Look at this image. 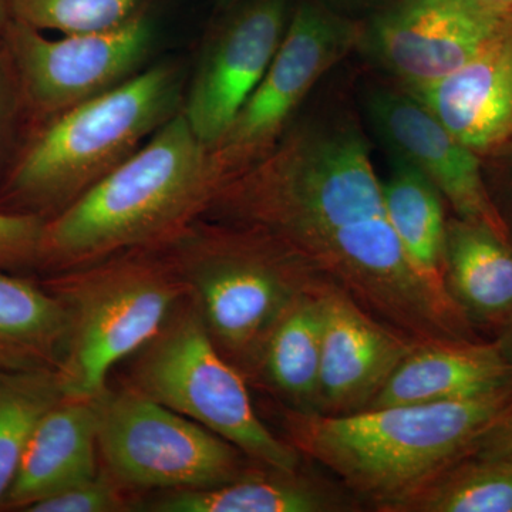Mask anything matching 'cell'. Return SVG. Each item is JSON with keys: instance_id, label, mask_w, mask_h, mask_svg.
Returning <instances> with one entry per match:
<instances>
[{"instance_id": "8992f818", "label": "cell", "mask_w": 512, "mask_h": 512, "mask_svg": "<svg viewBox=\"0 0 512 512\" xmlns=\"http://www.w3.org/2000/svg\"><path fill=\"white\" fill-rule=\"evenodd\" d=\"M42 285L70 316L66 355L57 370L66 399H96L106 392L113 367L144 348L188 298L156 248L55 272Z\"/></svg>"}, {"instance_id": "52a82bcc", "label": "cell", "mask_w": 512, "mask_h": 512, "mask_svg": "<svg viewBox=\"0 0 512 512\" xmlns=\"http://www.w3.org/2000/svg\"><path fill=\"white\" fill-rule=\"evenodd\" d=\"M131 357L128 386L211 430L255 463L301 467V454L259 419L248 380L215 346L190 299Z\"/></svg>"}, {"instance_id": "9a60e30c", "label": "cell", "mask_w": 512, "mask_h": 512, "mask_svg": "<svg viewBox=\"0 0 512 512\" xmlns=\"http://www.w3.org/2000/svg\"><path fill=\"white\" fill-rule=\"evenodd\" d=\"M406 93L474 153L503 147L512 140V28L456 72Z\"/></svg>"}, {"instance_id": "f546056e", "label": "cell", "mask_w": 512, "mask_h": 512, "mask_svg": "<svg viewBox=\"0 0 512 512\" xmlns=\"http://www.w3.org/2000/svg\"><path fill=\"white\" fill-rule=\"evenodd\" d=\"M478 6L512 18V0H471Z\"/></svg>"}, {"instance_id": "7402d4cb", "label": "cell", "mask_w": 512, "mask_h": 512, "mask_svg": "<svg viewBox=\"0 0 512 512\" xmlns=\"http://www.w3.org/2000/svg\"><path fill=\"white\" fill-rule=\"evenodd\" d=\"M382 191L387 217L407 261L424 281L448 293L444 279L447 221L440 191L416 165L397 154L392 156V170Z\"/></svg>"}, {"instance_id": "f1b7e54d", "label": "cell", "mask_w": 512, "mask_h": 512, "mask_svg": "<svg viewBox=\"0 0 512 512\" xmlns=\"http://www.w3.org/2000/svg\"><path fill=\"white\" fill-rule=\"evenodd\" d=\"M470 456L512 467V404L484 431Z\"/></svg>"}, {"instance_id": "5bb4252c", "label": "cell", "mask_w": 512, "mask_h": 512, "mask_svg": "<svg viewBox=\"0 0 512 512\" xmlns=\"http://www.w3.org/2000/svg\"><path fill=\"white\" fill-rule=\"evenodd\" d=\"M419 345L373 318L348 293L329 282L316 413L346 416L363 412Z\"/></svg>"}, {"instance_id": "4316f807", "label": "cell", "mask_w": 512, "mask_h": 512, "mask_svg": "<svg viewBox=\"0 0 512 512\" xmlns=\"http://www.w3.org/2000/svg\"><path fill=\"white\" fill-rule=\"evenodd\" d=\"M47 218L0 210V271L39 268Z\"/></svg>"}, {"instance_id": "4dcf8cb0", "label": "cell", "mask_w": 512, "mask_h": 512, "mask_svg": "<svg viewBox=\"0 0 512 512\" xmlns=\"http://www.w3.org/2000/svg\"><path fill=\"white\" fill-rule=\"evenodd\" d=\"M495 343L503 353L505 360L512 366V322L500 333Z\"/></svg>"}, {"instance_id": "7c38bea8", "label": "cell", "mask_w": 512, "mask_h": 512, "mask_svg": "<svg viewBox=\"0 0 512 512\" xmlns=\"http://www.w3.org/2000/svg\"><path fill=\"white\" fill-rule=\"evenodd\" d=\"M227 12L202 49L181 109L208 150L271 66L292 13L289 0H242Z\"/></svg>"}, {"instance_id": "1f68e13d", "label": "cell", "mask_w": 512, "mask_h": 512, "mask_svg": "<svg viewBox=\"0 0 512 512\" xmlns=\"http://www.w3.org/2000/svg\"><path fill=\"white\" fill-rule=\"evenodd\" d=\"M12 19V9H10V0H0V35L6 29Z\"/></svg>"}, {"instance_id": "277c9868", "label": "cell", "mask_w": 512, "mask_h": 512, "mask_svg": "<svg viewBox=\"0 0 512 512\" xmlns=\"http://www.w3.org/2000/svg\"><path fill=\"white\" fill-rule=\"evenodd\" d=\"M183 64L146 67L126 83L40 124L0 183V210L52 218L133 156L183 109Z\"/></svg>"}, {"instance_id": "d6a6232c", "label": "cell", "mask_w": 512, "mask_h": 512, "mask_svg": "<svg viewBox=\"0 0 512 512\" xmlns=\"http://www.w3.org/2000/svg\"><path fill=\"white\" fill-rule=\"evenodd\" d=\"M220 2V6L224 10H228L234 8L235 5H238L242 0H218Z\"/></svg>"}, {"instance_id": "d6986e66", "label": "cell", "mask_w": 512, "mask_h": 512, "mask_svg": "<svg viewBox=\"0 0 512 512\" xmlns=\"http://www.w3.org/2000/svg\"><path fill=\"white\" fill-rule=\"evenodd\" d=\"M444 279L471 325L503 332L512 322L510 239L478 222L447 221Z\"/></svg>"}, {"instance_id": "3957f363", "label": "cell", "mask_w": 512, "mask_h": 512, "mask_svg": "<svg viewBox=\"0 0 512 512\" xmlns=\"http://www.w3.org/2000/svg\"><path fill=\"white\" fill-rule=\"evenodd\" d=\"M215 195L208 148L183 110L143 147L46 221L40 269L62 272L157 248L198 220Z\"/></svg>"}, {"instance_id": "83f0119b", "label": "cell", "mask_w": 512, "mask_h": 512, "mask_svg": "<svg viewBox=\"0 0 512 512\" xmlns=\"http://www.w3.org/2000/svg\"><path fill=\"white\" fill-rule=\"evenodd\" d=\"M25 116L22 90L5 37L0 35V170L8 158L19 120Z\"/></svg>"}, {"instance_id": "5b68a950", "label": "cell", "mask_w": 512, "mask_h": 512, "mask_svg": "<svg viewBox=\"0 0 512 512\" xmlns=\"http://www.w3.org/2000/svg\"><path fill=\"white\" fill-rule=\"evenodd\" d=\"M187 289L215 346L248 382L269 336L328 279L259 229L201 217L156 248Z\"/></svg>"}, {"instance_id": "ffe728a7", "label": "cell", "mask_w": 512, "mask_h": 512, "mask_svg": "<svg viewBox=\"0 0 512 512\" xmlns=\"http://www.w3.org/2000/svg\"><path fill=\"white\" fill-rule=\"evenodd\" d=\"M329 282L303 295L279 320L252 380L278 397L282 407L296 412L316 413Z\"/></svg>"}, {"instance_id": "7a4b0ae2", "label": "cell", "mask_w": 512, "mask_h": 512, "mask_svg": "<svg viewBox=\"0 0 512 512\" xmlns=\"http://www.w3.org/2000/svg\"><path fill=\"white\" fill-rule=\"evenodd\" d=\"M512 404V384L466 399L377 407L346 416L282 407L285 440L328 468L357 500L393 512L470 456L485 430Z\"/></svg>"}, {"instance_id": "cb8c5ba5", "label": "cell", "mask_w": 512, "mask_h": 512, "mask_svg": "<svg viewBox=\"0 0 512 512\" xmlns=\"http://www.w3.org/2000/svg\"><path fill=\"white\" fill-rule=\"evenodd\" d=\"M393 512H512V467L468 456Z\"/></svg>"}, {"instance_id": "836d02e7", "label": "cell", "mask_w": 512, "mask_h": 512, "mask_svg": "<svg viewBox=\"0 0 512 512\" xmlns=\"http://www.w3.org/2000/svg\"><path fill=\"white\" fill-rule=\"evenodd\" d=\"M330 2H350V0H330Z\"/></svg>"}, {"instance_id": "44dd1931", "label": "cell", "mask_w": 512, "mask_h": 512, "mask_svg": "<svg viewBox=\"0 0 512 512\" xmlns=\"http://www.w3.org/2000/svg\"><path fill=\"white\" fill-rule=\"evenodd\" d=\"M69 332V312L52 292L0 271L2 369L59 370Z\"/></svg>"}, {"instance_id": "ac0fdd59", "label": "cell", "mask_w": 512, "mask_h": 512, "mask_svg": "<svg viewBox=\"0 0 512 512\" xmlns=\"http://www.w3.org/2000/svg\"><path fill=\"white\" fill-rule=\"evenodd\" d=\"M360 501L298 470L255 464L241 477L205 490L156 493L140 498L147 512H340L359 510Z\"/></svg>"}, {"instance_id": "9c48e42d", "label": "cell", "mask_w": 512, "mask_h": 512, "mask_svg": "<svg viewBox=\"0 0 512 512\" xmlns=\"http://www.w3.org/2000/svg\"><path fill=\"white\" fill-rule=\"evenodd\" d=\"M362 29L318 0H303L293 9L271 66L208 150L215 194L278 144L315 84L359 46Z\"/></svg>"}, {"instance_id": "d4e9b609", "label": "cell", "mask_w": 512, "mask_h": 512, "mask_svg": "<svg viewBox=\"0 0 512 512\" xmlns=\"http://www.w3.org/2000/svg\"><path fill=\"white\" fill-rule=\"evenodd\" d=\"M12 19L40 32H101L124 25L146 10V0H10Z\"/></svg>"}, {"instance_id": "4fadbf2b", "label": "cell", "mask_w": 512, "mask_h": 512, "mask_svg": "<svg viewBox=\"0 0 512 512\" xmlns=\"http://www.w3.org/2000/svg\"><path fill=\"white\" fill-rule=\"evenodd\" d=\"M367 111L392 154L426 174L458 218L510 239L507 222L485 187L478 154L458 141L420 101L406 92L376 89L367 97Z\"/></svg>"}, {"instance_id": "30bf717a", "label": "cell", "mask_w": 512, "mask_h": 512, "mask_svg": "<svg viewBox=\"0 0 512 512\" xmlns=\"http://www.w3.org/2000/svg\"><path fill=\"white\" fill-rule=\"evenodd\" d=\"M3 37L18 73L26 117L40 126L143 72L156 43V26L143 10L117 28L49 39L10 19Z\"/></svg>"}, {"instance_id": "ba28073f", "label": "cell", "mask_w": 512, "mask_h": 512, "mask_svg": "<svg viewBox=\"0 0 512 512\" xmlns=\"http://www.w3.org/2000/svg\"><path fill=\"white\" fill-rule=\"evenodd\" d=\"M99 409L101 468L130 493L214 488L258 464L128 384L119 390L109 387Z\"/></svg>"}, {"instance_id": "8fae6325", "label": "cell", "mask_w": 512, "mask_h": 512, "mask_svg": "<svg viewBox=\"0 0 512 512\" xmlns=\"http://www.w3.org/2000/svg\"><path fill=\"white\" fill-rule=\"evenodd\" d=\"M512 28V18L471 0H396L363 26L359 46L404 92L443 79Z\"/></svg>"}, {"instance_id": "6da1fadb", "label": "cell", "mask_w": 512, "mask_h": 512, "mask_svg": "<svg viewBox=\"0 0 512 512\" xmlns=\"http://www.w3.org/2000/svg\"><path fill=\"white\" fill-rule=\"evenodd\" d=\"M202 217L278 239L373 318L417 342L478 339L454 299L407 261L353 120L293 123L264 158L222 185Z\"/></svg>"}, {"instance_id": "2e32d148", "label": "cell", "mask_w": 512, "mask_h": 512, "mask_svg": "<svg viewBox=\"0 0 512 512\" xmlns=\"http://www.w3.org/2000/svg\"><path fill=\"white\" fill-rule=\"evenodd\" d=\"M99 399H63L43 416L2 508L26 511L100 473Z\"/></svg>"}, {"instance_id": "603a6c76", "label": "cell", "mask_w": 512, "mask_h": 512, "mask_svg": "<svg viewBox=\"0 0 512 512\" xmlns=\"http://www.w3.org/2000/svg\"><path fill=\"white\" fill-rule=\"evenodd\" d=\"M63 399L57 370L0 367V508L37 424Z\"/></svg>"}, {"instance_id": "e0dca14e", "label": "cell", "mask_w": 512, "mask_h": 512, "mask_svg": "<svg viewBox=\"0 0 512 512\" xmlns=\"http://www.w3.org/2000/svg\"><path fill=\"white\" fill-rule=\"evenodd\" d=\"M510 384L512 366L495 340L420 343L366 410L466 399Z\"/></svg>"}, {"instance_id": "484cf974", "label": "cell", "mask_w": 512, "mask_h": 512, "mask_svg": "<svg viewBox=\"0 0 512 512\" xmlns=\"http://www.w3.org/2000/svg\"><path fill=\"white\" fill-rule=\"evenodd\" d=\"M137 501L133 493L101 468L96 477L30 505L26 512L136 511Z\"/></svg>"}]
</instances>
